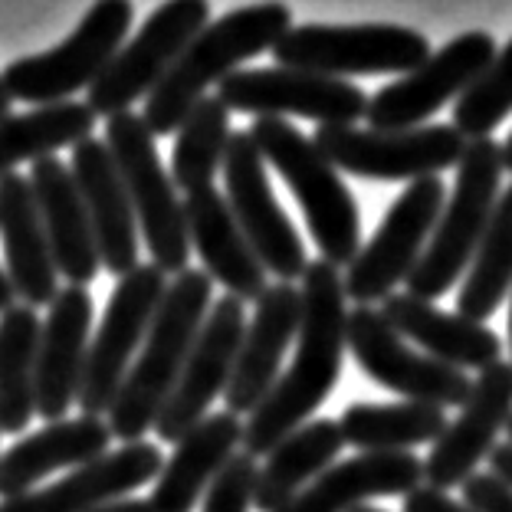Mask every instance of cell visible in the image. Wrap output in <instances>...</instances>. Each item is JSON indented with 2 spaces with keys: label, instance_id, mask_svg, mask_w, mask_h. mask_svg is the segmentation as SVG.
<instances>
[{
  "label": "cell",
  "instance_id": "1",
  "mask_svg": "<svg viewBox=\"0 0 512 512\" xmlns=\"http://www.w3.org/2000/svg\"><path fill=\"white\" fill-rule=\"evenodd\" d=\"M302 319L296 332V358L276 378L273 391L243 424V453L266 457L276 444L309 424L342 378L345 365V286L342 273L316 260L302 273Z\"/></svg>",
  "mask_w": 512,
  "mask_h": 512
},
{
  "label": "cell",
  "instance_id": "2",
  "mask_svg": "<svg viewBox=\"0 0 512 512\" xmlns=\"http://www.w3.org/2000/svg\"><path fill=\"white\" fill-rule=\"evenodd\" d=\"M289 30H293V10L283 4L240 7L207 23L145 99V128L155 138L178 132L197 102L207 99V89L220 86L263 50H273Z\"/></svg>",
  "mask_w": 512,
  "mask_h": 512
},
{
  "label": "cell",
  "instance_id": "3",
  "mask_svg": "<svg viewBox=\"0 0 512 512\" xmlns=\"http://www.w3.org/2000/svg\"><path fill=\"white\" fill-rule=\"evenodd\" d=\"M211 286V276L204 270H191V266L181 276H174V283H168V293L155 312L142 352L135 355L119 398L106 414L112 437L135 444L145 430H155L158 414L165 411L207 312L214 306Z\"/></svg>",
  "mask_w": 512,
  "mask_h": 512
},
{
  "label": "cell",
  "instance_id": "4",
  "mask_svg": "<svg viewBox=\"0 0 512 512\" xmlns=\"http://www.w3.org/2000/svg\"><path fill=\"white\" fill-rule=\"evenodd\" d=\"M250 138L263 161H270L296 194L322 260L335 270L352 266L362 250V220L342 174L322 158L309 135L286 119H253Z\"/></svg>",
  "mask_w": 512,
  "mask_h": 512
},
{
  "label": "cell",
  "instance_id": "5",
  "mask_svg": "<svg viewBox=\"0 0 512 512\" xmlns=\"http://www.w3.org/2000/svg\"><path fill=\"white\" fill-rule=\"evenodd\" d=\"M503 148L493 138L467 142L457 184L447 194L444 211L437 217L434 234L414 273L407 276V296L434 302L457 283L460 273L470 270L473 253L490 227L493 207L499 201V181H503Z\"/></svg>",
  "mask_w": 512,
  "mask_h": 512
},
{
  "label": "cell",
  "instance_id": "6",
  "mask_svg": "<svg viewBox=\"0 0 512 512\" xmlns=\"http://www.w3.org/2000/svg\"><path fill=\"white\" fill-rule=\"evenodd\" d=\"M102 142H106L115 168H119L151 263L165 276H181L191 260L188 220H184V201L178 197V188H174L168 168L158 158L155 135L145 128L142 115L122 112L106 119V138Z\"/></svg>",
  "mask_w": 512,
  "mask_h": 512
},
{
  "label": "cell",
  "instance_id": "7",
  "mask_svg": "<svg viewBox=\"0 0 512 512\" xmlns=\"http://www.w3.org/2000/svg\"><path fill=\"white\" fill-rule=\"evenodd\" d=\"M283 69H302L332 79L414 73L430 60V40L394 23H306L293 27L273 46Z\"/></svg>",
  "mask_w": 512,
  "mask_h": 512
},
{
  "label": "cell",
  "instance_id": "8",
  "mask_svg": "<svg viewBox=\"0 0 512 512\" xmlns=\"http://www.w3.org/2000/svg\"><path fill=\"white\" fill-rule=\"evenodd\" d=\"M135 10L122 0L96 4L79 23L73 37H66L50 53L27 56V60L10 63L0 73L10 99L30 102L33 109L69 102L79 89H89L106 73L115 53L125 46L128 30H132Z\"/></svg>",
  "mask_w": 512,
  "mask_h": 512
},
{
  "label": "cell",
  "instance_id": "9",
  "mask_svg": "<svg viewBox=\"0 0 512 512\" xmlns=\"http://www.w3.org/2000/svg\"><path fill=\"white\" fill-rule=\"evenodd\" d=\"M165 293L168 276L155 263H138L112 289L106 316H102L96 339L89 342L83 381H79L76 401L86 417H106L112 411Z\"/></svg>",
  "mask_w": 512,
  "mask_h": 512
},
{
  "label": "cell",
  "instance_id": "10",
  "mask_svg": "<svg viewBox=\"0 0 512 512\" xmlns=\"http://www.w3.org/2000/svg\"><path fill=\"white\" fill-rule=\"evenodd\" d=\"M312 145L335 171L368 181H417L440 178L457 168L467 138L453 125H421L407 132H371L355 125H319Z\"/></svg>",
  "mask_w": 512,
  "mask_h": 512
},
{
  "label": "cell",
  "instance_id": "11",
  "mask_svg": "<svg viewBox=\"0 0 512 512\" xmlns=\"http://www.w3.org/2000/svg\"><path fill=\"white\" fill-rule=\"evenodd\" d=\"M444 201L447 184L440 178H417L407 184V191L388 207L368 247L358 250L342 276L345 299H355V306H371L394 296V289L407 283V276L421 263Z\"/></svg>",
  "mask_w": 512,
  "mask_h": 512
},
{
  "label": "cell",
  "instance_id": "12",
  "mask_svg": "<svg viewBox=\"0 0 512 512\" xmlns=\"http://www.w3.org/2000/svg\"><path fill=\"white\" fill-rule=\"evenodd\" d=\"M211 23V4L204 0H174L161 4L151 14L138 37H132L115 60L106 66L96 83L89 86L86 106L96 112V119H112V115L132 112V102L151 96L155 86L168 76L174 60L184 53L197 33Z\"/></svg>",
  "mask_w": 512,
  "mask_h": 512
},
{
  "label": "cell",
  "instance_id": "13",
  "mask_svg": "<svg viewBox=\"0 0 512 512\" xmlns=\"http://www.w3.org/2000/svg\"><path fill=\"white\" fill-rule=\"evenodd\" d=\"M224 184H227V207L234 214L240 234L247 237L256 260L266 273H273L279 283L302 279L309 266L306 243L286 211L279 207L266 161L256 151L250 132H230L227 155H224Z\"/></svg>",
  "mask_w": 512,
  "mask_h": 512
},
{
  "label": "cell",
  "instance_id": "14",
  "mask_svg": "<svg viewBox=\"0 0 512 512\" xmlns=\"http://www.w3.org/2000/svg\"><path fill=\"white\" fill-rule=\"evenodd\" d=\"M345 348L355 355L358 368L371 381L388 388L414 404L430 407H463L473 391L467 371L440 365L424 352H414L398 332L391 329L381 309L355 306L345 322Z\"/></svg>",
  "mask_w": 512,
  "mask_h": 512
},
{
  "label": "cell",
  "instance_id": "15",
  "mask_svg": "<svg viewBox=\"0 0 512 512\" xmlns=\"http://www.w3.org/2000/svg\"><path fill=\"white\" fill-rule=\"evenodd\" d=\"M496 53V40L483 30L450 40L444 50L430 53L421 69L394 79L391 86L378 89L368 99V128L371 132H407V128L427 125L430 115L460 99L486 73Z\"/></svg>",
  "mask_w": 512,
  "mask_h": 512
},
{
  "label": "cell",
  "instance_id": "16",
  "mask_svg": "<svg viewBox=\"0 0 512 512\" xmlns=\"http://www.w3.org/2000/svg\"><path fill=\"white\" fill-rule=\"evenodd\" d=\"M217 99L230 112L256 115V119L299 115L319 125H355L368 112L365 89L348 79L283 66L237 69L217 86Z\"/></svg>",
  "mask_w": 512,
  "mask_h": 512
},
{
  "label": "cell",
  "instance_id": "17",
  "mask_svg": "<svg viewBox=\"0 0 512 512\" xmlns=\"http://www.w3.org/2000/svg\"><path fill=\"white\" fill-rule=\"evenodd\" d=\"M243 332H247L243 302L234 296L214 299L165 411L158 414L155 434L161 444H181L184 434H191L211 414V404L227 391L230 375H234Z\"/></svg>",
  "mask_w": 512,
  "mask_h": 512
},
{
  "label": "cell",
  "instance_id": "18",
  "mask_svg": "<svg viewBox=\"0 0 512 512\" xmlns=\"http://www.w3.org/2000/svg\"><path fill=\"white\" fill-rule=\"evenodd\" d=\"M512 417V365L499 358L496 365L483 368L473 378V391L460 417L447 424L437 437L434 450L424 460V486L447 493L463 486L476 473V467L490 457L499 430H506Z\"/></svg>",
  "mask_w": 512,
  "mask_h": 512
},
{
  "label": "cell",
  "instance_id": "19",
  "mask_svg": "<svg viewBox=\"0 0 512 512\" xmlns=\"http://www.w3.org/2000/svg\"><path fill=\"white\" fill-rule=\"evenodd\" d=\"M165 457L148 440H135L106 457L76 467L63 480L17 499H0V512H92L115 499L132 496L138 486L155 483Z\"/></svg>",
  "mask_w": 512,
  "mask_h": 512
},
{
  "label": "cell",
  "instance_id": "20",
  "mask_svg": "<svg viewBox=\"0 0 512 512\" xmlns=\"http://www.w3.org/2000/svg\"><path fill=\"white\" fill-rule=\"evenodd\" d=\"M73 181L83 197L92 234H96L99 263L112 276H128L138 266V220L119 178V168L102 138H86L73 148L69 161Z\"/></svg>",
  "mask_w": 512,
  "mask_h": 512
},
{
  "label": "cell",
  "instance_id": "21",
  "mask_svg": "<svg viewBox=\"0 0 512 512\" xmlns=\"http://www.w3.org/2000/svg\"><path fill=\"white\" fill-rule=\"evenodd\" d=\"M92 329V296L86 286H66L50 302L37 348V414L46 424L66 421L79 398Z\"/></svg>",
  "mask_w": 512,
  "mask_h": 512
},
{
  "label": "cell",
  "instance_id": "22",
  "mask_svg": "<svg viewBox=\"0 0 512 512\" xmlns=\"http://www.w3.org/2000/svg\"><path fill=\"white\" fill-rule=\"evenodd\" d=\"M299 319V289L289 283L266 286V293L256 302V316L243 332L234 375H230V384L224 391V404L230 414H253L266 394L273 391L279 378V362H283L286 348L296 342Z\"/></svg>",
  "mask_w": 512,
  "mask_h": 512
},
{
  "label": "cell",
  "instance_id": "23",
  "mask_svg": "<svg viewBox=\"0 0 512 512\" xmlns=\"http://www.w3.org/2000/svg\"><path fill=\"white\" fill-rule=\"evenodd\" d=\"M0 243H4V273L23 306H50L60 293L50 240H46L37 194L27 174L0 178Z\"/></svg>",
  "mask_w": 512,
  "mask_h": 512
},
{
  "label": "cell",
  "instance_id": "24",
  "mask_svg": "<svg viewBox=\"0 0 512 512\" xmlns=\"http://www.w3.org/2000/svg\"><path fill=\"white\" fill-rule=\"evenodd\" d=\"M184 220H188L191 250H197L204 263V273L211 283H220L227 296L240 299L247 306L250 299L260 302L266 293L263 263L256 260L247 237L240 234L234 214L227 207V197L217 188H204L184 197Z\"/></svg>",
  "mask_w": 512,
  "mask_h": 512
},
{
  "label": "cell",
  "instance_id": "25",
  "mask_svg": "<svg viewBox=\"0 0 512 512\" xmlns=\"http://www.w3.org/2000/svg\"><path fill=\"white\" fill-rule=\"evenodd\" d=\"M33 194L43 217L46 240H50L56 273L69 279V286H89L99 276V247L92 234L89 214L83 207V197L73 181V171L60 158H40L33 161L30 171Z\"/></svg>",
  "mask_w": 512,
  "mask_h": 512
},
{
  "label": "cell",
  "instance_id": "26",
  "mask_svg": "<svg viewBox=\"0 0 512 512\" xmlns=\"http://www.w3.org/2000/svg\"><path fill=\"white\" fill-rule=\"evenodd\" d=\"M381 316L401 339L421 345L427 358L460 371H483L499 362L503 342L490 325L463 319L460 312H444L434 302L407 293H394L381 302Z\"/></svg>",
  "mask_w": 512,
  "mask_h": 512
},
{
  "label": "cell",
  "instance_id": "27",
  "mask_svg": "<svg viewBox=\"0 0 512 512\" xmlns=\"http://www.w3.org/2000/svg\"><path fill=\"white\" fill-rule=\"evenodd\" d=\"M112 430L102 417H73V421L46 424L37 434L17 440L7 453H0V499H17L33 493L37 483L53 470L86 467L106 457Z\"/></svg>",
  "mask_w": 512,
  "mask_h": 512
},
{
  "label": "cell",
  "instance_id": "28",
  "mask_svg": "<svg viewBox=\"0 0 512 512\" xmlns=\"http://www.w3.org/2000/svg\"><path fill=\"white\" fill-rule=\"evenodd\" d=\"M424 483V460L414 453H358L312 480L279 512H352L375 496H407Z\"/></svg>",
  "mask_w": 512,
  "mask_h": 512
},
{
  "label": "cell",
  "instance_id": "29",
  "mask_svg": "<svg viewBox=\"0 0 512 512\" xmlns=\"http://www.w3.org/2000/svg\"><path fill=\"white\" fill-rule=\"evenodd\" d=\"M243 444V424L237 414L220 411L207 414L191 434H184L181 444H174V453L165 460L155 493H151V509L155 512H194L201 503L204 490L227 467L234 450Z\"/></svg>",
  "mask_w": 512,
  "mask_h": 512
},
{
  "label": "cell",
  "instance_id": "30",
  "mask_svg": "<svg viewBox=\"0 0 512 512\" xmlns=\"http://www.w3.org/2000/svg\"><path fill=\"white\" fill-rule=\"evenodd\" d=\"M345 440L339 421L316 417L293 430L283 444L266 453L263 467L256 470L253 486V509L256 512H279L306 490L312 480L335 467V457L342 453Z\"/></svg>",
  "mask_w": 512,
  "mask_h": 512
},
{
  "label": "cell",
  "instance_id": "31",
  "mask_svg": "<svg viewBox=\"0 0 512 512\" xmlns=\"http://www.w3.org/2000/svg\"><path fill=\"white\" fill-rule=\"evenodd\" d=\"M37 309L17 302L0 316V434H20L37 414Z\"/></svg>",
  "mask_w": 512,
  "mask_h": 512
},
{
  "label": "cell",
  "instance_id": "32",
  "mask_svg": "<svg viewBox=\"0 0 512 512\" xmlns=\"http://www.w3.org/2000/svg\"><path fill=\"white\" fill-rule=\"evenodd\" d=\"M342 440L362 453H411V447L437 444L447 430V411L430 404H348L342 411Z\"/></svg>",
  "mask_w": 512,
  "mask_h": 512
},
{
  "label": "cell",
  "instance_id": "33",
  "mask_svg": "<svg viewBox=\"0 0 512 512\" xmlns=\"http://www.w3.org/2000/svg\"><path fill=\"white\" fill-rule=\"evenodd\" d=\"M96 112L86 102H56L0 122V178L14 174L23 161L53 158V151L92 138Z\"/></svg>",
  "mask_w": 512,
  "mask_h": 512
},
{
  "label": "cell",
  "instance_id": "34",
  "mask_svg": "<svg viewBox=\"0 0 512 512\" xmlns=\"http://www.w3.org/2000/svg\"><path fill=\"white\" fill-rule=\"evenodd\" d=\"M512 293V184L499 194L490 227L473 253L467 279L460 286L457 306L470 322H486Z\"/></svg>",
  "mask_w": 512,
  "mask_h": 512
},
{
  "label": "cell",
  "instance_id": "35",
  "mask_svg": "<svg viewBox=\"0 0 512 512\" xmlns=\"http://www.w3.org/2000/svg\"><path fill=\"white\" fill-rule=\"evenodd\" d=\"M230 142V109L217 96L201 99L178 128V142L171 151V181L184 197L214 188L217 171L224 168Z\"/></svg>",
  "mask_w": 512,
  "mask_h": 512
},
{
  "label": "cell",
  "instance_id": "36",
  "mask_svg": "<svg viewBox=\"0 0 512 512\" xmlns=\"http://www.w3.org/2000/svg\"><path fill=\"white\" fill-rule=\"evenodd\" d=\"M512 112V40L496 53L486 73L453 102V128L467 138L480 142Z\"/></svg>",
  "mask_w": 512,
  "mask_h": 512
},
{
  "label": "cell",
  "instance_id": "37",
  "mask_svg": "<svg viewBox=\"0 0 512 512\" xmlns=\"http://www.w3.org/2000/svg\"><path fill=\"white\" fill-rule=\"evenodd\" d=\"M256 470H260V463L247 457V453L230 457V463L220 470V476L211 483V490H207L201 512H250Z\"/></svg>",
  "mask_w": 512,
  "mask_h": 512
},
{
  "label": "cell",
  "instance_id": "38",
  "mask_svg": "<svg viewBox=\"0 0 512 512\" xmlns=\"http://www.w3.org/2000/svg\"><path fill=\"white\" fill-rule=\"evenodd\" d=\"M463 506L473 512H512V490L493 473H473L463 483Z\"/></svg>",
  "mask_w": 512,
  "mask_h": 512
},
{
  "label": "cell",
  "instance_id": "39",
  "mask_svg": "<svg viewBox=\"0 0 512 512\" xmlns=\"http://www.w3.org/2000/svg\"><path fill=\"white\" fill-rule=\"evenodd\" d=\"M404 512H473L470 506L457 503L447 493L430 490V486H417L414 493L404 496Z\"/></svg>",
  "mask_w": 512,
  "mask_h": 512
},
{
  "label": "cell",
  "instance_id": "40",
  "mask_svg": "<svg viewBox=\"0 0 512 512\" xmlns=\"http://www.w3.org/2000/svg\"><path fill=\"white\" fill-rule=\"evenodd\" d=\"M490 463H493V476H496V480H503V483L509 486V490H512V440H506V444L493 447Z\"/></svg>",
  "mask_w": 512,
  "mask_h": 512
},
{
  "label": "cell",
  "instance_id": "41",
  "mask_svg": "<svg viewBox=\"0 0 512 512\" xmlns=\"http://www.w3.org/2000/svg\"><path fill=\"white\" fill-rule=\"evenodd\" d=\"M92 512H155V509H151L148 499H132V496H125V499H115V503L99 506V509H92Z\"/></svg>",
  "mask_w": 512,
  "mask_h": 512
},
{
  "label": "cell",
  "instance_id": "42",
  "mask_svg": "<svg viewBox=\"0 0 512 512\" xmlns=\"http://www.w3.org/2000/svg\"><path fill=\"white\" fill-rule=\"evenodd\" d=\"M17 296H14V286H10V279H7V273L0 270V316H4L7 309H14L17 302H14Z\"/></svg>",
  "mask_w": 512,
  "mask_h": 512
},
{
  "label": "cell",
  "instance_id": "43",
  "mask_svg": "<svg viewBox=\"0 0 512 512\" xmlns=\"http://www.w3.org/2000/svg\"><path fill=\"white\" fill-rule=\"evenodd\" d=\"M10 106H14V99L7 96L4 83H0V122H4V119H10V115H14V109H10Z\"/></svg>",
  "mask_w": 512,
  "mask_h": 512
},
{
  "label": "cell",
  "instance_id": "44",
  "mask_svg": "<svg viewBox=\"0 0 512 512\" xmlns=\"http://www.w3.org/2000/svg\"><path fill=\"white\" fill-rule=\"evenodd\" d=\"M499 148H503V168L512 171V132H509V138H506V142L499 145Z\"/></svg>",
  "mask_w": 512,
  "mask_h": 512
},
{
  "label": "cell",
  "instance_id": "45",
  "mask_svg": "<svg viewBox=\"0 0 512 512\" xmlns=\"http://www.w3.org/2000/svg\"><path fill=\"white\" fill-rule=\"evenodd\" d=\"M352 512H384V509H375V506H358V509H352Z\"/></svg>",
  "mask_w": 512,
  "mask_h": 512
},
{
  "label": "cell",
  "instance_id": "46",
  "mask_svg": "<svg viewBox=\"0 0 512 512\" xmlns=\"http://www.w3.org/2000/svg\"><path fill=\"white\" fill-rule=\"evenodd\" d=\"M509 345H512V302H509ZM512 365V362H509Z\"/></svg>",
  "mask_w": 512,
  "mask_h": 512
},
{
  "label": "cell",
  "instance_id": "47",
  "mask_svg": "<svg viewBox=\"0 0 512 512\" xmlns=\"http://www.w3.org/2000/svg\"><path fill=\"white\" fill-rule=\"evenodd\" d=\"M506 434H509V440H512V417H509V424H506Z\"/></svg>",
  "mask_w": 512,
  "mask_h": 512
}]
</instances>
